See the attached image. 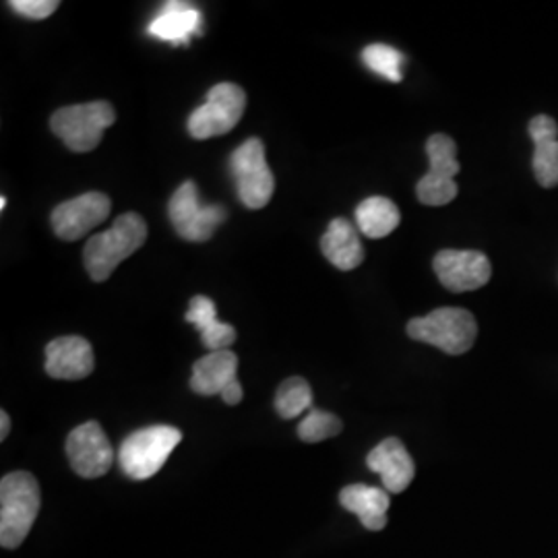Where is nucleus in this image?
Returning a JSON list of instances; mask_svg holds the SVG:
<instances>
[{
	"label": "nucleus",
	"instance_id": "f257e3e1",
	"mask_svg": "<svg viewBox=\"0 0 558 558\" xmlns=\"http://www.w3.org/2000/svg\"><path fill=\"white\" fill-rule=\"evenodd\" d=\"M147 240V223L140 214H122L112 228L87 240L83 259L89 278L106 281L122 260L129 259Z\"/></svg>",
	"mask_w": 558,
	"mask_h": 558
},
{
	"label": "nucleus",
	"instance_id": "f03ea898",
	"mask_svg": "<svg viewBox=\"0 0 558 558\" xmlns=\"http://www.w3.org/2000/svg\"><path fill=\"white\" fill-rule=\"evenodd\" d=\"M40 513V484L29 472H11L0 482V544L15 550Z\"/></svg>",
	"mask_w": 558,
	"mask_h": 558
},
{
	"label": "nucleus",
	"instance_id": "7ed1b4c3",
	"mask_svg": "<svg viewBox=\"0 0 558 558\" xmlns=\"http://www.w3.org/2000/svg\"><path fill=\"white\" fill-rule=\"evenodd\" d=\"M180 440L182 433L179 428L166 424L135 430L120 445V470L131 480L151 478L163 468Z\"/></svg>",
	"mask_w": 558,
	"mask_h": 558
},
{
	"label": "nucleus",
	"instance_id": "20e7f679",
	"mask_svg": "<svg viewBox=\"0 0 558 558\" xmlns=\"http://www.w3.org/2000/svg\"><path fill=\"white\" fill-rule=\"evenodd\" d=\"M408 336L422 343H430L445 354L459 356L472 350L478 336V323L465 308L442 306L426 317L410 320Z\"/></svg>",
	"mask_w": 558,
	"mask_h": 558
},
{
	"label": "nucleus",
	"instance_id": "39448f33",
	"mask_svg": "<svg viewBox=\"0 0 558 558\" xmlns=\"http://www.w3.org/2000/svg\"><path fill=\"white\" fill-rule=\"evenodd\" d=\"M117 120V112L108 101H89L60 108L52 119L50 129L71 151L87 154L100 145L104 131Z\"/></svg>",
	"mask_w": 558,
	"mask_h": 558
},
{
	"label": "nucleus",
	"instance_id": "423d86ee",
	"mask_svg": "<svg viewBox=\"0 0 558 558\" xmlns=\"http://www.w3.org/2000/svg\"><path fill=\"white\" fill-rule=\"evenodd\" d=\"M230 172L246 209H263L274 197L276 179L265 158V145L257 137L244 141L232 151Z\"/></svg>",
	"mask_w": 558,
	"mask_h": 558
},
{
	"label": "nucleus",
	"instance_id": "0eeeda50",
	"mask_svg": "<svg viewBox=\"0 0 558 558\" xmlns=\"http://www.w3.org/2000/svg\"><path fill=\"white\" fill-rule=\"evenodd\" d=\"M246 108V94L236 83H218L209 89L207 101L189 117V135L205 141L230 133Z\"/></svg>",
	"mask_w": 558,
	"mask_h": 558
},
{
	"label": "nucleus",
	"instance_id": "6e6552de",
	"mask_svg": "<svg viewBox=\"0 0 558 558\" xmlns=\"http://www.w3.org/2000/svg\"><path fill=\"white\" fill-rule=\"evenodd\" d=\"M428 172L418 180L416 195L420 203L428 207L447 205L458 197L459 189L456 177L461 170L458 161V145L449 135H433L426 141Z\"/></svg>",
	"mask_w": 558,
	"mask_h": 558
},
{
	"label": "nucleus",
	"instance_id": "1a4fd4ad",
	"mask_svg": "<svg viewBox=\"0 0 558 558\" xmlns=\"http://www.w3.org/2000/svg\"><path fill=\"white\" fill-rule=\"evenodd\" d=\"M168 216L180 239L207 242L226 220V209L221 205H203L197 184L186 180L168 203Z\"/></svg>",
	"mask_w": 558,
	"mask_h": 558
},
{
	"label": "nucleus",
	"instance_id": "9d476101",
	"mask_svg": "<svg viewBox=\"0 0 558 558\" xmlns=\"http://www.w3.org/2000/svg\"><path fill=\"white\" fill-rule=\"evenodd\" d=\"M66 456L81 478H101L114 463V449L96 420L81 424L69 435Z\"/></svg>",
	"mask_w": 558,
	"mask_h": 558
},
{
	"label": "nucleus",
	"instance_id": "9b49d317",
	"mask_svg": "<svg viewBox=\"0 0 558 558\" xmlns=\"http://www.w3.org/2000/svg\"><path fill=\"white\" fill-rule=\"evenodd\" d=\"M112 201L108 195L89 191L75 199L64 201L52 211V230L60 240L75 242L87 236L96 226L108 220Z\"/></svg>",
	"mask_w": 558,
	"mask_h": 558
},
{
	"label": "nucleus",
	"instance_id": "f8f14e48",
	"mask_svg": "<svg viewBox=\"0 0 558 558\" xmlns=\"http://www.w3.org/2000/svg\"><path fill=\"white\" fill-rule=\"evenodd\" d=\"M435 274L451 292H472L493 278V265L480 251H440L435 257Z\"/></svg>",
	"mask_w": 558,
	"mask_h": 558
},
{
	"label": "nucleus",
	"instance_id": "ddd939ff",
	"mask_svg": "<svg viewBox=\"0 0 558 558\" xmlns=\"http://www.w3.org/2000/svg\"><path fill=\"white\" fill-rule=\"evenodd\" d=\"M92 343L81 336L52 339L46 345V373L52 379L81 380L94 373Z\"/></svg>",
	"mask_w": 558,
	"mask_h": 558
},
{
	"label": "nucleus",
	"instance_id": "4468645a",
	"mask_svg": "<svg viewBox=\"0 0 558 558\" xmlns=\"http://www.w3.org/2000/svg\"><path fill=\"white\" fill-rule=\"evenodd\" d=\"M368 470L379 474L387 493H403L416 476L414 459L408 453L401 440L391 437L379 442L366 458Z\"/></svg>",
	"mask_w": 558,
	"mask_h": 558
},
{
	"label": "nucleus",
	"instance_id": "2eb2a0df",
	"mask_svg": "<svg viewBox=\"0 0 558 558\" xmlns=\"http://www.w3.org/2000/svg\"><path fill=\"white\" fill-rule=\"evenodd\" d=\"M201 32H203V15L199 9L179 0L163 2L160 13L147 27L149 36L168 41L172 46L191 44L193 36H199Z\"/></svg>",
	"mask_w": 558,
	"mask_h": 558
},
{
	"label": "nucleus",
	"instance_id": "dca6fc26",
	"mask_svg": "<svg viewBox=\"0 0 558 558\" xmlns=\"http://www.w3.org/2000/svg\"><path fill=\"white\" fill-rule=\"evenodd\" d=\"M530 137L534 141V177L539 186H558V124L557 120L539 114L530 120Z\"/></svg>",
	"mask_w": 558,
	"mask_h": 558
},
{
	"label": "nucleus",
	"instance_id": "f3484780",
	"mask_svg": "<svg viewBox=\"0 0 558 558\" xmlns=\"http://www.w3.org/2000/svg\"><path fill=\"white\" fill-rule=\"evenodd\" d=\"M339 502L345 511L359 515L360 523L371 530L380 532L387 525V511L391 507L389 493L368 484H350L339 493Z\"/></svg>",
	"mask_w": 558,
	"mask_h": 558
},
{
	"label": "nucleus",
	"instance_id": "a211bd4d",
	"mask_svg": "<svg viewBox=\"0 0 558 558\" xmlns=\"http://www.w3.org/2000/svg\"><path fill=\"white\" fill-rule=\"evenodd\" d=\"M234 380H239V356L232 350L209 352L195 362L191 389L199 396H221Z\"/></svg>",
	"mask_w": 558,
	"mask_h": 558
},
{
	"label": "nucleus",
	"instance_id": "6ab92c4d",
	"mask_svg": "<svg viewBox=\"0 0 558 558\" xmlns=\"http://www.w3.org/2000/svg\"><path fill=\"white\" fill-rule=\"evenodd\" d=\"M184 319L199 331L201 341L209 352L230 350V345L236 341V329L218 319L216 302L203 294L191 300Z\"/></svg>",
	"mask_w": 558,
	"mask_h": 558
},
{
	"label": "nucleus",
	"instance_id": "aec40b11",
	"mask_svg": "<svg viewBox=\"0 0 558 558\" xmlns=\"http://www.w3.org/2000/svg\"><path fill=\"white\" fill-rule=\"evenodd\" d=\"M320 251L339 271H352L364 260V246L354 223L343 218L331 221L320 239Z\"/></svg>",
	"mask_w": 558,
	"mask_h": 558
},
{
	"label": "nucleus",
	"instance_id": "412c9836",
	"mask_svg": "<svg viewBox=\"0 0 558 558\" xmlns=\"http://www.w3.org/2000/svg\"><path fill=\"white\" fill-rule=\"evenodd\" d=\"M401 221L398 205L387 197H368L356 207L359 230L368 239L389 236Z\"/></svg>",
	"mask_w": 558,
	"mask_h": 558
},
{
	"label": "nucleus",
	"instance_id": "4be33fe9",
	"mask_svg": "<svg viewBox=\"0 0 558 558\" xmlns=\"http://www.w3.org/2000/svg\"><path fill=\"white\" fill-rule=\"evenodd\" d=\"M313 410V389L300 377L283 380L276 393V412L279 418L294 420Z\"/></svg>",
	"mask_w": 558,
	"mask_h": 558
},
{
	"label": "nucleus",
	"instance_id": "5701e85b",
	"mask_svg": "<svg viewBox=\"0 0 558 558\" xmlns=\"http://www.w3.org/2000/svg\"><path fill=\"white\" fill-rule=\"evenodd\" d=\"M362 62L383 80L399 83L403 80L405 57L389 44H371L362 50Z\"/></svg>",
	"mask_w": 558,
	"mask_h": 558
},
{
	"label": "nucleus",
	"instance_id": "b1692460",
	"mask_svg": "<svg viewBox=\"0 0 558 558\" xmlns=\"http://www.w3.org/2000/svg\"><path fill=\"white\" fill-rule=\"evenodd\" d=\"M343 424L336 414L323 412V410H311L306 418L299 424V437L304 442H320V440L338 437Z\"/></svg>",
	"mask_w": 558,
	"mask_h": 558
},
{
	"label": "nucleus",
	"instance_id": "393cba45",
	"mask_svg": "<svg viewBox=\"0 0 558 558\" xmlns=\"http://www.w3.org/2000/svg\"><path fill=\"white\" fill-rule=\"evenodd\" d=\"M9 7L23 17L40 21L50 17L59 9V2L57 0H11Z\"/></svg>",
	"mask_w": 558,
	"mask_h": 558
},
{
	"label": "nucleus",
	"instance_id": "a878e982",
	"mask_svg": "<svg viewBox=\"0 0 558 558\" xmlns=\"http://www.w3.org/2000/svg\"><path fill=\"white\" fill-rule=\"evenodd\" d=\"M244 398V391H242V385H240V380H234V383H230L226 389H223V393H221V399L228 403V405H236Z\"/></svg>",
	"mask_w": 558,
	"mask_h": 558
},
{
	"label": "nucleus",
	"instance_id": "bb28decb",
	"mask_svg": "<svg viewBox=\"0 0 558 558\" xmlns=\"http://www.w3.org/2000/svg\"><path fill=\"white\" fill-rule=\"evenodd\" d=\"M9 430H11V418L7 412H0V440L7 439Z\"/></svg>",
	"mask_w": 558,
	"mask_h": 558
}]
</instances>
